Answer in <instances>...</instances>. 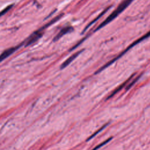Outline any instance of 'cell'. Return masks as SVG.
<instances>
[{
    "instance_id": "277c9868",
    "label": "cell",
    "mask_w": 150,
    "mask_h": 150,
    "mask_svg": "<svg viewBox=\"0 0 150 150\" xmlns=\"http://www.w3.org/2000/svg\"><path fill=\"white\" fill-rule=\"evenodd\" d=\"M82 50H80V51H79L76 53H75L74 54H73V55H71L70 57H69L66 61H64L62 64V65L60 66V69H63L64 68H65L66 67H67L81 52Z\"/></svg>"
},
{
    "instance_id": "8992f818",
    "label": "cell",
    "mask_w": 150,
    "mask_h": 150,
    "mask_svg": "<svg viewBox=\"0 0 150 150\" xmlns=\"http://www.w3.org/2000/svg\"><path fill=\"white\" fill-rule=\"evenodd\" d=\"M112 139V137H111V138H109L108 139H107V140H105V141H104V142H103L102 143H101V144H98L97 146H96L94 148H93L92 150H97L98 149H99L100 148H101V146H103V145H104L105 144H106L107 143H108L110 140H111Z\"/></svg>"
},
{
    "instance_id": "ba28073f",
    "label": "cell",
    "mask_w": 150,
    "mask_h": 150,
    "mask_svg": "<svg viewBox=\"0 0 150 150\" xmlns=\"http://www.w3.org/2000/svg\"><path fill=\"white\" fill-rule=\"evenodd\" d=\"M13 6V5H10L9 6H8L7 7H6L4 9H3L1 12H0V16L4 15L5 13H6Z\"/></svg>"
},
{
    "instance_id": "52a82bcc",
    "label": "cell",
    "mask_w": 150,
    "mask_h": 150,
    "mask_svg": "<svg viewBox=\"0 0 150 150\" xmlns=\"http://www.w3.org/2000/svg\"><path fill=\"white\" fill-rule=\"evenodd\" d=\"M107 125H108V124H106L105 125H103V127H102L101 128H100V129H98V130L97 132H94V134H93L92 135H91V136H90V137L88 138V139L87 141H89L90 139H92V138H93V137H95L96 135H97V134H98V133H99L100 131H101L102 130H103V129H104V128H105V127H106Z\"/></svg>"
},
{
    "instance_id": "6da1fadb",
    "label": "cell",
    "mask_w": 150,
    "mask_h": 150,
    "mask_svg": "<svg viewBox=\"0 0 150 150\" xmlns=\"http://www.w3.org/2000/svg\"><path fill=\"white\" fill-rule=\"evenodd\" d=\"M133 0H125V1H124L122 3H121L119 6L107 18V19L103 21L98 27L96 29V30H97L98 29H100V28H103V26H104L105 25L108 24L109 22H110L111 21H112L115 18H116L121 12H122L128 5Z\"/></svg>"
},
{
    "instance_id": "7a4b0ae2",
    "label": "cell",
    "mask_w": 150,
    "mask_h": 150,
    "mask_svg": "<svg viewBox=\"0 0 150 150\" xmlns=\"http://www.w3.org/2000/svg\"><path fill=\"white\" fill-rule=\"evenodd\" d=\"M149 36H150V31H149L147 33H146L144 36H142L141 38H139V39H138L137 40H136L135 42H134L132 45H131L129 46H128V47L125 50H124L123 52H122L120 54H119L117 57H116L115 58H114V59H112L111 61H110V62H109L108 63H107L106 64H105L104 66H103L101 68H100L99 70H98L96 73H100L101 71H102V70H103L104 69H105L106 67H107L108 66H110L111 64H112L114 62H115V61H116L117 59H118L120 57H121L124 53H125L129 49H130L131 47H132L134 46H135V45H136L137 43H139V42H141L142 40H144L145 39H146V38H148Z\"/></svg>"
},
{
    "instance_id": "3957f363",
    "label": "cell",
    "mask_w": 150,
    "mask_h": 150,
    "mask_svg": "<svg viewBox=\"0 0 150 150\" xmlns=\"http://www.w3.org/2000/svg\"><path fill=\"white\" fill-rule=\"evenodd\" d=\"M23 43L20 44L19 45H18L16 46L15 47H10L6 50H5V51H4L1 54H0V63L2 62L4 60H5V59H6L8 56H9L10 55H11L13 53H14L16 50H18L21 46H22Z\"/></svg>"
},
{
    "instance_id": "5b68a950",
    "label": "cell",
    "mask_w": 150,
    "mask_h": 150,
    "mask_svg": "<svg viewBox=\"0 0 150 150\" xmlns=\"http://www.w3.org/2000/svg\"><path fill=\"white\" fill-rule=\"evenodd\" d=\"M72 29V28L71 27H66V28H63L59 32V33L54 37V40H57L59 39H60L62 36H63L64 34L67 33V32H70V30Z\"/></svg>"
}]
</instances>
